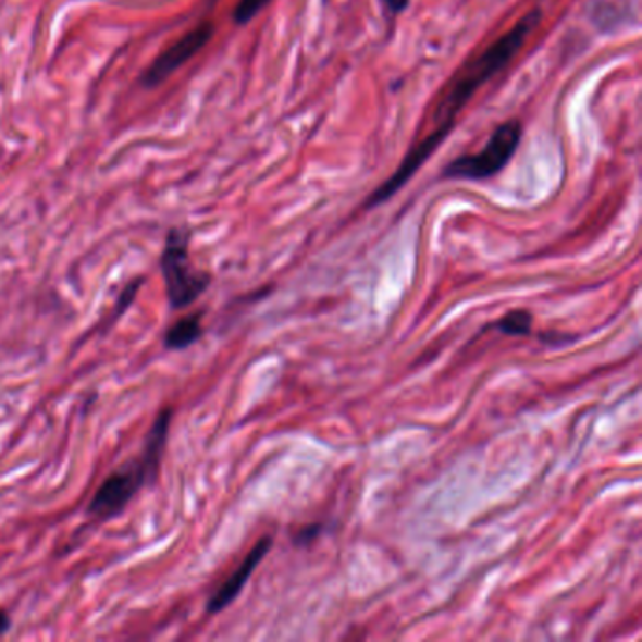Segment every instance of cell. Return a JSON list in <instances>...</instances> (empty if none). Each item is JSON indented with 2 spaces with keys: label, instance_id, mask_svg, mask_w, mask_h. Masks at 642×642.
<instances>
[{
  "label": "cell",
  "instance_id": "1",
  "mask_svg": "<svg viewBox=\"0 0 642 642\" xmlns=\"http://www.w3.org/2000/svg\"><path fill=\"white\" fill-rule=\"evenodd\" d=\"M543 20L541 8H533L528 14L520 17L513 27L499 36L496 42L490 44L482 53L464 64L456 72L453 82L447 85V91L441 95L435 110L432 113L433 128H448L453 131L458 113L466 108L469 100L476 97L482 85L489 84L492 77L509 66L510 61L522 51L523 44L528 42L539 23Z\"/></svg>",
  "mask_w": 642,
  "mask_h": 642
},
{
  "label": "cell",
  "instance_id": "2",
  "mask_svg": "<svg viewBox=\"0 0 642 642\" xmlns=\"http://www.w3.org/2000/svg\"><path fill=\"white\" fill-rule=\"evenodd\" d=\"M172 415H174L172 407H164L157 415L153 427L147 433L146 445H144L140 456L115 469L98 486L97 494L89 503V515L95 520L106 522V520L120 517L121 513L128 507V503L138 496V492L144 486L153 484L161 471L162 458L166 453Z\"/></svg>",
  "mask_w": 642,
  "mask_h": 642
},
{
  "label": "cell",
  "instance_id": "3",
  "mask_svg": "<svg viewBox=\"0 0 642 642\" xmlns=\"http://www.w3.org/2000/svg\"><path fill=\"white\" fill-rule=\"evenodd\" d=\"M190 232L175 226L168 232L162 249L161 270L166 285L168 304L172 309L193 306L211 285V275L195 270L189 257Z\"/></svg>",
  "mask_w": 642,
  "mask_h": 642
},
{
  "label": "cell",
  "instance_id": "4",
  "mask_svg": "<svg viewBox=\"0 0 642 642\" xmlns=\"http://www.w3.org/2000/svg\"><path fill=\"white\" fill-rule=\"evenodd\" d=\"M522 121H503L494 128L479 153L461 155L443 168V177L464 182H484L503 172L522 141Z\"/></svg>",
  "mask_w": 642,
  "mask_h": 642
},
{
  "label": "cell",
  "instance_id": "5",
  "mask_svg": "<svg viewBox=\"0 0 642 642\" xmlns=\"http://www.w3.org/2000/svg\"><path fill=\"white\" fill-rule=\"evenodd\" d=\"M213 33H215L213 23L206 22L200 23L198 27L182 36L177 42L164 49L161 55L149 64V69L141 76V85L147 89H153L157 85H161L162 82H166L168 77L172 76L175 71H180L183 64L190 61L198 51H202L203 46L213 38Z\"/></svg>",
  "mask_w": 642,
  "mask_h": 642
},
{
  "label": "cell",
  "instance_id": "6",
  "mask_svg": "<svg viewBox=\"0 0 642 642\" xmlns=\"http://www.w3.org/2000/svg\"><path fill=\"white\" fill-rule=\"evenodd\" d=\"M450 133L453 131H448V128H432V133L424 136L422 140L417 141L409 149V153L405 155L404 162L399 164L398 170L388 180H384L378 189L368 196L366 208H378L386 200H391L392 196L396 195L402 187H405L412 175L419 172L422 164L437 151V147H441V144L447 140Z\"/></svg>",
  "mask_w": 642,
  "mask_h": 642
},
{
  "label": "cell",
  "instance_id": "7",
  "mask_svg": "<svg viewBox=\"0 0 642 642\" xmlns=\"http://www.w3.org/2000/svg\"><path fill=\"white\" fill-rule=\"evenodd\" d=\"M270 548H272V538H268V535L260 539L259 543L252 546L249 554L245 556L244 561L239 564L238 569L232 572L229 579L224 580L223 587L219 588L215 594L211 595L208 607H206L210 615H219L221 610H224L231 603L236 601V597L242 594V590L247 584V580L251 579L252 572L259 567L260 561L266 558V554Z\"/></svg>",
  "mask_w": 642,
  "mask_h": 642
},
{
  "label": "cell",
  "instance_id": "8",
  "mask_svg": "<svg viewBox=\"0 0 642 642\" xmlns=\"http://www.w3.org/2000/svg\"><path fill=\"white\" fill-rule=\"evenodd\" d=\"M203 313H190L175 321L164 334V347L170 350L189 349L203 334Z\"/></svg>",
  "mask_w": 642,
  "mask_h": 642
},
{
  "label": "cell",
  "instance_id": "9",
  "mask_svg": "<svg viewBox=\"0 0 642 642\" xmlns=\"http://www.w3.org/2000/svg\"><path fill=\"white\" fill-rule=\"evenodd\" d=\"M531 322H533V317L530 311L517 309V311L505 314L502 321L497 322L496 329L507 335H528L531 332Z\"/></svg>",
  "mask_w": 642,
  "mask_h": 642
},
{
  "label": "cell",
  "instance_id": "10",
  "mask_svg": "<svg viewBox=\"0 0 642 642\" xmlns=\"http://www.w3.org/2000/svg\"><path fill=\"white\" fill-rule=\"evenodd\" d=\"M272 0H239L238 7L234 8V23L247 25L264 10Z\"/></svg>",
  "mask_w": 642,
  "mask_h": 642
},
{
  "label": "cell",
  "instance_id": "11",
  "mask_svg": "<svg viewBox=\"0 0 642 642\" xmlns=\"http://www.w3.org/2000/svg\"><path fill=\"white\" fill-rule=\"evenodd\" d=\"M141 286V280H134L133 283H128L125 286V291L121 293L120 300H118V306H115V317L121 313H125V309L131 306L134 301V296L138 293V288Z\"/></svg>",
  "mask_w": 642,
  "mask_h": 642
},
{
  "label": "cell",
  "instance_id": "12",
  "mask_svg": "<svg viewBox=\"0 0 642 642\" xmlns=\"http://www.w3.org/2000/svg\"><path fill=\"white\" fill-rule=\"evenodd\" d=\"M383 2L384 14L388 20H394L396 15L402 14L409 7L411 0H381Z\"/></svg>",
  "mask_w": 642,
  "mask_h": 642
},
{
  "label": "cell",
  "instance_id": "13",
  "mask_svg": "<svg viewBox=\"0 0 642 642\" xmlns=\"http://www.w3.org/2000/svg\"><path fill=\"white\" fill-rule=\"evenodd\" d=\"M322 528L317 523V526H308V528H304V530L294 538V541L298 543V545H306V543H311L314 538H317V533L321 531Z\"/></svg>",
  "mask_w": 642,
  "mask_h": 642
},
{
  "label": "cell",
  "instance_id": "14",
  "mask_svg": "<svg viewBox=\"0 0 642 642\" xmlns=\"http://www.w3.org/2000/svg\"><path fill=\"white\" fill-rule=\"evenodd\" d=\"M10 626H12V618H10L7 610H0V637L7 635Z\"/></svg>",
  "mask_w": 642,
  "mask_h": 642
}]
</instances>
